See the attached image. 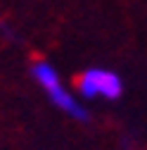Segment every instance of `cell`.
I'll return each instance as SVG.
<instances>
[{
  "label": "cell",
  "mask_w": 147,
  "mask_h": 150,
  "mask_svg": "<svg viewBox=\"0 0 147 150\" xmlns=\"http://www.w3.org/2000/svg\"><path fill=\"white\" fill-rule=\"evenodd\" d=\"M31 71H33V79L38 81L45 91H48V96H50V100L57 105L60 110H64L66 115H71V117H76V119H88V112H85V107L71 96V93L62 86V81H60V76H57V71H55L45 60H36L33 62V67H31Z\"/></svg>",
  "instance_id": "6da1fadb"
},
{
  "label": "cell",
  "mask_w": 147,
  "mask_h": 150,
  "mask_svg": "<svg viewBox=\"0 0 147 150\" xmlns=\"http://www.w3.org/2000/svg\"><path fill=\"white\" fill-rule=\"evenodd\" d=\"M76 91L83 98H107V100H116L123 93V81L116 71L112 69H85L81 76L76 79Z\"/></svg>",
  "instance_id": "7a4b0ae2"
}]
</instances>
